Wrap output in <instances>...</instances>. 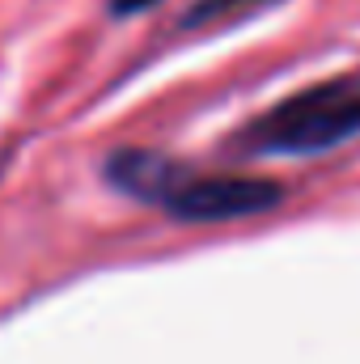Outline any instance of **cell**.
I'll use <instances>...</instances> for the list:
<instances>
[{"mask_svg": "<svg viewBox=\"0 0 360 364\" xmlns=\"http://www.w3.org/2000/svg\"><path fill=\"white\" fill-rule=\"evenodd\" d=\"M106 174L127 195L166 208L174 220L195 225H221V220H246L284 203V186L271 178L246 174H195L153 153H115Z\"/></svg>", "mask_w": 360, "mask_h": 364, "instance_id": "6da1fadb", "label": "cell"}, {"mask_svg": "<svg viewBox=\"0 0 360 364\" xmlns=\"http://www.w3.org/2000/svg\"><path fill=\"white\" fill-rule=\"evenodd\" d=\"M360 136V90L322 85L280 102L242 132L246 153H327Z\"/></svg>", "mask_w": 360, "mask_h": 364, "instance_id": "7a4b0ae2", "label": "cell"}, {"mask_svg": "<svg viewBox=\"0 0 360 364\" xmlns=\"http://www.w3.org/2000/svg\"><path fill=\"white\" fill-rule=\"evenodd\" d=\"M268 4H275V0H199L182 17V26H203V21H216V17H246V13H259Z\"/></svg>", "mask_w": 360, "mask_h": 364, "instance_id": "3957f363", "label": "cell"}, {"mask_svg": "<svg viewBox=\"0 0 360 364\" xmlns=\"http://www.w3.org/2000/svg\"><path fill=\"white\" fill-rule=\"evenodd\" d=\"M110 4H115V13H136V9H144L153 0H110Z\"/></svg>", "mask_w": 360, "mask_h": 364, "instance_id": "277c9868", "label": "cell"}]
</instances>
